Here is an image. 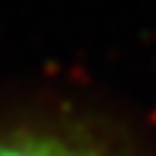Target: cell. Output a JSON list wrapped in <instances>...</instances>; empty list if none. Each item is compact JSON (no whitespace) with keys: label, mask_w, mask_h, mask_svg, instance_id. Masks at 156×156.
<instances>
[{"label":"cell","mask_w":156,"mask_h":156,"mask_svg":"<svg viewBox=\"0 0 156 156\" xmlns=\"http://www.w3.org/2000/svg\"><path fill=\"white\" fill-rule=\"evenodd\" d=\"M0 156H140L108 124L80 115L0 118Z\"/></svg>","instance_id":"6da1fadb"}]
</instances>
